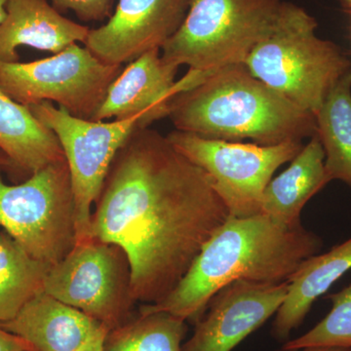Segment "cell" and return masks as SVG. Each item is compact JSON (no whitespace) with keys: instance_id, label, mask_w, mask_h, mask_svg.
Masks as SVG:
<instances>
[{"instance_id":"obj_1","label":"cell","mask_w":351,"mask_h":351,"mask_svg":"<svg viewBox=\"0 0 351 351\" xmlns=\"http://www.w3.org/2000/svg\"><path fill=\"white\" fill-rule=\"evenodd\" d=\"M95 204L92 237L125 253L132 295L145 304L174 290L230 217L209 176L149 127L120 147Z\"/></svg>"},{"instance_id":"obj_2","label":"cell","mask_w":351,"mask_h":351,"mask_svg":"<svg viewBox=\"0 0 351 351\" xmlns=\"http://www.w3.org/2000/svg\"><path fill=\"white\" fill-rule=\"evenodd\" d=\"M322 246V239L301 223L284 225L263 213L230 217L174 290L157 304L141 306L140 311H163L196 323L221 288L237 280L285 282Z\"/></svg>"},{"instance_id":"obj_3","label":"cell","mask_w":351,"mask_h":351,"mask_svg":"<svg viewBox=\"0 0 351 351\" xmlns=\"http://www.w3.org/2000/svg\"><path fill=\"white\" fill-rule=\"evenodd\" d=\"M169 119L176 130L215 140L274 145L316 134V119L255 77L244 64L219 69L176 95Z\"/></svg>"},{"instance_id":"obj_4","label":"cell","mask_w":351,"mask_h":351,"mask_svg":"<svg viewBox=\"0 0 351 351\" xmlns=\"http://www.w3.org/2000/svg\"><path fill=\"white\" fill-rule=\"evenodd\" d=\"M317 25L304 8L283 1L271 32L244 63L255 77L314 117L351 69L338 45L318 38Z\"/></svg>"},{"instance_id":"obj_5","label":"cell","mask_w":351,"mask_h":351,"mask_svg":"<svg viewBox=\"0 0 351 351\" xmlns=\"http://www.w3.org/2000/svg\"><path fill=\"white\" fill-rule=\"evenodd\" d=\"M284 0H191L184 22L163 46L168 63L188 66L178 93L219 69L244 64L271 32Z\"/></svg>"},{"instance_id":"obj_6","label":"cell","mask_w":351,"mask_h":351,"mask_svg":"<svg viewBox=\"0 0 351 351\" xmlns=\"http://www.w3.org/2000/svg\"><path fill=\"white\" fill-rule=\"evenodd\" d=\"M6 160L0 156V167ZM0 226L29 255L51 267L73 250L75 205L66 159L14 186L4 182L0 170Z\"/></svg>"},{"instance_id":"obj_7","label":"cell","mask_w":351,"mask_h":351,"mask_svg":"<svg viewBox=\"0 0 351 351\" xmlns=\"http://www.w3.org/2000/svg\"><path fill=\"white\" fill-rule=\"evenodd\" d=\"M123 69L104 63L86 46L75 43L38 61L0 62V89L21 105L51 101L73 117L91 120Z\"/></svg>"},{"instance_id":"obj_8","label":"cell","mask_w":351,"mask_h":351,"mask_svg":"<svg viewBox=\"0 0 351 351\" xmlns=\"http://www.w3.org/2000/svg\"><path fill=\"white\" fill-rule=\"evenodd\" d=\"M180 154L201 168L233 218L262 214L263 193L272 176L302 151V141L274 145L215 140L175 130L166 136Z\"/></svg>"},{"instance_id":"obj_9","label":"cell","mask_w":351,"mask_h":351,"mask_svg":"<svg viewBox=\"0 0 351 351\" xmlns=\"http://www.w3.org/2000/svg\"><path fill=\"white\" fill-rule=\"evenodd\" d=\"M44 292L93 318L108 332L131 319L136 304L125 253L95 237L76 242L61 262L51 267Z\"/></svg>"},{"instance_id":"obj_10","label":"cell","mask_w":351,"mask_h":351,"mask_svg":"<svg viewBox=\"0 0 351 351\" xmlns=\"http://www.w3.org/2000/svg\"><path fill=\"white\" fill-rule=\"evenodd\" d=\"M55 134L71 172L75 205L76 242L91 239L92 206L122 145L141 123V117L93 121L73 117L51 101L27 106Z\"/></svg>"},{"instance_id":"obj_11","label":"cell","mask_w":351,"mask_h":351,"mask_svg":"<svg viewBox=\"0 0 351 351\" xmlns=\"http://www.w3.org/2000/svg\"><path fill=\"white\" fill-rule=\"evenodd\" d=\"M191 0H119L107 24L90 29L85 46L110 64L161 50L180 29Z\"/></svg>"},{"instance_id":"obj_12","label":"cell","mask_w":351,"mask_h":351,"mask_svg":"<svg viewBox=\"0 0 351 351\" xmlns=\"http://www.w3.org/2000/svg\"><path fill=\"white\" fill-rule=\"evenodd\" d=\"M288 287V281L228 284L213 295L182 351H232L277 313Z\"/></svg>"},{"instance_id":"obj_13","label":"cell","mask_w":351,"mask_h":351,"mask_svg":"<svg viewBox=\"0 0 351 351\" xmlns=\"http://www.w3.org/2000/svg\"><path fill=\"white\" fill-rule=\"evenodd\" d=\"M160 51H149L127 64L110 84L91 120L141 117L138 128H147L169 117L171 101L177 95L176 75L180 66L166 62Z\"/></svg>"},{"instance_id":"obj_14","label":"cell","mask_w":351,"mask_h":351,"mask_svg":"<svg viewBox=\"0 0 351 351\" xmlns=\"http://www.w3.org/2000/svg\"><path fill=\"white\" fill-rule=\"evenodd\" d=\"M0 24V62H18L17 48L29 46L57 54L85 43L90 29L64 17L47 0H9Z\"/></svg>"},{"instance_id":"obj_15","label":"cell","mask_w":351,"mask_h":351,"mask_svg":"<svg viewBox=\"0 0 351 351\" xmlns=\"http://www.w3.org/2000/svg\"><path fill=\"white\" fill-rule=\"evenodd\" d=\"M0 325L25 339L34 351H76L106 328L45 292L27 302L13 319Z\"/></svg>"},{"instance_id":"obj_16","label":"cell","mask_w":351,"mask_h":351,"mask_svg":"<svg viewBox=\"0 0 351 351\" xmlns=\"http://www.w3.org/2000/svg\"><path fill=\"white\" fill-rule=\"evenodd\" d=\"M351 269V239L321 255H314L300 265L289 279L285 301L272 323L276 341H289L291 334L304 322L314 302Z\"/></svg>"},{"instance_id":"obj_17","label":"cell","mask_w":351,"mask_h":351,"mask_svg":"<svg viewBox=\"0 0 351 351\" xmlns=\"http://www.w3.org/2000/svg\"><path fill=\"white\" fill-rule=\"evenodd\" d=\"M289 168L269 182L262 201V213L284 225L301 223L307 201L329 182L325 171V152L317 134L304 145Z\"/></svg>"},{"instance_id":"obj_18","label":"cell","mask_w":351,"mask_h":351,"mask_svg":"<svg viewBox=\"0 0 351 351\" xmlns=\"http://www.w3.org/2000/svg\"><path fill=\"white\" fill-rule=\"evenodd\" d=\"M0 152L32 173L66 159L56 134L0 89Z\"/></svg>"},{"instance_id":"obj_19","label":"cell","mask_w":351,"mask_h":351,"mask_svg":"<svg viewBox=\"0 0 351 351\" xmlns=\"http://www.w3.org/2000/svg\"><path fill=\"white\" fill-rule=\"evenodd\" d=\"M315 119L328 181L339 180L351 186V69L332 88Z\"/></svg>"},{"instance_id":"obj_20","label":"cell","mask_w":351,"mask_h":351,"mask_svg":"<svg viewBox=\"0 0 351 351\" xmlns=\"http://www.w3.org/2000/svg\"><path fill=\"white\" fill-rule=\"evenodd\" d=\"M50 269L0 230V323L13 319L27 302L44 292Z\"/></svg>"},{"instance_id":"obj_21","label":"cell","mask_w":351,"mask_h":351,"mask_svg":"<svg viewBox=\"0 0 351 351\" xmlns=\"http://www.w3.org/2000/svg\"><path fill=\"white\" fill-rule=\"evenodd\" d=\"M186 321L163 311H140L107 334L104 351H182Z\"/></svg>"},{"instance_id":"obj_22","label":"cell","mask_w":351,"mask_h":351,"mask_svg":"<svg viewBox=\"0 0 351 351\" xmlns=\"http://www.w3.org/2000/svg\"><path fill=\"white\" fill-rule=\"evenodd\" d=\"M332 309L324 319L300 338L286 341L284 348L339 346L351 348V284L329 295Z\"/></svg>"},{"instance_id":"obj_23","label":"cell","mask_w":351,"mask_h":351,"mask_svg":"<svg viewBox=\"0 0 351 351\" xmlns=\"http://www.w3.org/2000/svg\"><path fill=\"white\" fill-rule=\"evenodd\" d=\"M57 10H71L83 22H98L112 16L113 0H51Z\"/></svg>"},{"instance_id":"obj_24","label":"cell","mask_w":351,"mask_h":351,"mask_svg":"<svg viewBox=\"0 0 351 351\" xmlns=\"http://www.w3.org/2000/svg\"><path fill=\"white\" fill-rule=\"evenodd\" d=\"M0 351H34L31 346L0 325Z\"/></svg>"},{"instance_id":"obj_25","label":"cell","mask_w":351,"mask_h":351,"mask_svg":"<svg viewBox=\"0 0 351 351\" xmlns=\"http://www.w3.org/2000/svg\"><path fill=\"white\" fill-rule=\"evenodd\" d=\"M108 332L107 328H103L94 337H92L86 343H84L80 350L76 351H104V343H105V339Z\"/></svg>"},{"instance_id":"obj_26","label":"cell","mask_w":351,"mask_h":351,"mask_svg":"<svg viewBox=\"0 0 351 351\" xmlns=\"http://www.w3.org/2000/svg\"><path fill=\"white\" fill-rule=\"evenodd\" d=\"M274 351H351V348H339V346H309L302 348H281Z\"/></svg>"},{"instance_id":"obj_27","label":"cell","mask_w":351,"mask_h":351,"mask_svg":"<svg viewBox=\"0 0 351 351\" xmlns=\"http://www.w3.org/2000/svg\"><path fill=\"white\" fill-rule=\"evenodd\" d=\"M9 0H0V24L3 22L7 15V4Z\"/></svg>"},{"instance_id":"obj_28","label":"cell","mask_w":351,"mask_h":351,"mask_svg":"<svg viewBox=\"0 0 351 351\" xmlns=\"http://www.w3.org/2000/svg\"><path fill=\"white\" fill-rule=\"evenodd\" d=\"M339 2H341V5L343 6V8L351 11V0H339Z\"/></svg>"}]
</instances>
